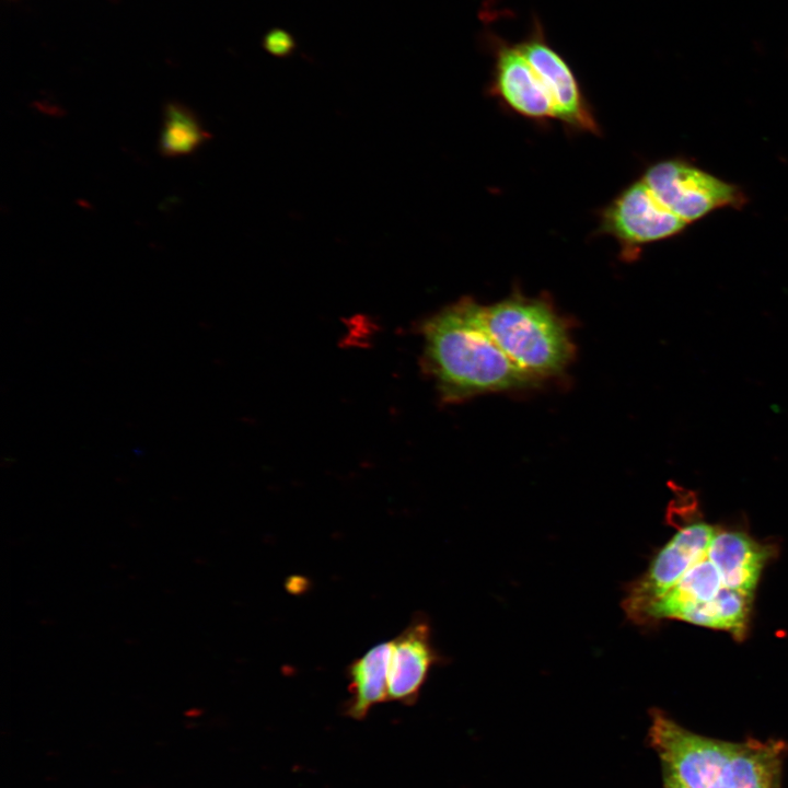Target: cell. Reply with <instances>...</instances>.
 Instances as JSON below:
<instances>
[{"label": "cell", "instance_id": "cell-1", "mask_svg": "<svg viewBox=\"0 0 788 788\" xmlns=\"http://www.w3.org/2000/svg\"><path fill=\"white\" fill-rule=\"evenodd\" d=\"M422 336L425 368L447 401L534 381L497 345L486 327L483 306L471 299L429 317Z\"/></svg>", "mask_w": 788, "mask_h": 788}, {"label": "cell", "instance_id": "cell-2", "mask_svg": "<svg viewBox=\"0 0 788 788\" xmlns=\"http://www.w3.org/2000/svg\"><path fill=\"white\" fill-rule=\"evenodd\" d=\"M483 315L497 345L532 378L555 374L569 361L566 327L544 301L514 296L483 306Z\"/></svg>", "mask_w": 788, "mask_h": 788}, {"label": "cell", "instance_id": "cell-3", "mask_svg": "<svg viewBox=\"0 0 788 788\" xmlns=\"http://www.w3.org/2000/svg\"><path fill=\"white\" fill-rule=\"evenodd\" d=\"M641 179L687 224L721 208H741L746 200L737 185L681 160L656 163Z\"/></svg>", "mask_w": 788, "mask_h": 788}, {"label": "cell", "instance_id": "cell-4", "mask_svg": "<svg viewBox=\"0 0 788 788\" xmlns=\"http://www.w3.org/2000/svg\"><path fill=\"white\" fill-rule=\"evenodd\" d=\"M649 741L663 766L688 788H719L732 742L694 733L659 709L651 711Z\"/></svg>", "mask_w": 788, "mask_h": 788}, {"label": "cell", "instance_id": "cell-5", "mask_svg": "<svg viewBox=\"0 0 788 788\" xmlns=\"http://www.w3.org/2000/svg\"><path fill=\"white\" fill-rule=\"evenodd\" d=\"M717 529L699 520L677 529L648 569L627 588L623 610L633 623L638 624L644 613L705 554Z\"/></svg>", "mask_w": 788, "mask_h": 788}, {"label": "cell", "instance_id": "cell-6", "mask_svg": "<svg viewBox=\"0 0 788 788\" xmlns=\"http://www.w3.org/2000/svg\"><path fill=\"white\" fill-rule=\"evenodd\" d=\"M603 229L626 247H638L682 232L687 223L664 206L640 179L604 211Z\"/></svg>", "mask_w": 788, "mask_h": 788}, {"label": "cell", "instance_id": "cell-7", "mask_svg": "<svg viewBox=\"0 0 788 788\" xmlns=\"http://www.w3.org/2000/svg\"><path fill=\"white\" fill-rule=\"evenodd\" d=\"M551 95L556 118L580 130L596 132L578 81L563 56L548 43L542 24L535 20L530 33L517 43Z\"/></svg>", "mask_w": 788, "mask_h": 788}, {"label": "cell", "instance_id": "cell-8", "mask_svg": "<svg viewBox=\"0 0 788 788\" xmlns=\"http://www.w3.org/2000/svg\"><path fill=\"white\" fill-rule=\"evenodd\" d=\"M494 54L491 90L510 108L530 118L556 117V111L541 78L517 44L489 36Z\"/></svg>", "mask_w": 788, "mask_h": 788}, {"label": "cell", "instance_id": "cell-9", "mask_svg": "<svg viewBox=\"0 0 788 788\" xmlns=\"http://www.w3.org/2000/svg\"><path fill=\"white\" fill-rule=\"evenodd\" d=\"M391 644L389 698L412 702L439 660L428 622L415 618Z\"/></svg>", "mask_w": 788, "mask_h": 788}, {"label": "cell", "instance_id": "cell-10", "mask_svg": "<svg viewBox=\"0 0 788 788\" xmlns=\"http://www.w3.org/2000/svg\"><path fill=\"white\" fill-rule=\"evenodd\" d=\"M785 752L781 741L732 742L719 788H779Z\"/></svg>", "mask_w": 788, "mask_h": 788}, {"label": "cell", "instance_id": "cell-11", "mask_svg": "<svg viewBox=\"0 0 788 788\" xmlns=\"http://www.w3.org/2000/svg\"><path fill=\"white\" fill-rule=\"evenodd\" d=\"M391 653V641L381 642L349 664V711L352 716L362 717L371 706L389 697Z\"/></svg>", "mask_w": 788, "mask_h": 788}, {"label": "cell", "instance_id": "cell-12", "mask_svg": "<svg viewBox=\"0 0 788 788\" xmlns=\"http://www.w3.org/2000/svg\"><path fill=\"white\" fill-rule=\"evenodd\" d=\"M165 123L162 149L167 155L192 151L205 139L198 121L182 107L170 106Z\"/></svg>", "mask_w": 788, "mask_h": 788}, {"label": "cell", "instance_id": "cell-13", "mask_svg": "<svg viewBox=\"0 0 788 788\" xmlns=\"http://www.w3.org/2000/svg\"><path fill=\"white\" fill-rule=\"evenodd\" d=\"M264 46L270 54L285 56L291 53L294 43L288 33L281 30H275L267 34L264 39Z\"/></svg>", "mask_w": 788, "mask_h": 788}, {"label": "cell", "instance_id": "cell-14", "mask_svg": "<svg viewBox=\"0 0 788 788\" xmlns=\"http://www.w3.org/2000/svg\"><path fill=\"white\" fill-rule=\"evenodd\" d=\"M663 788H688L675 774L663 766Z\"/></svg>", "mask_w": 788, "mask_h": 788}]
</instances>
